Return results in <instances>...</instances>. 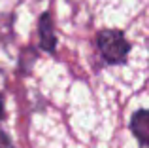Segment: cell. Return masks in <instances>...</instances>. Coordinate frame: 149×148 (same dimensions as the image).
I'll return each mask as SVG.
<instances>
[{
  "mask_svg": "<svg viewBox=\"0 0 149 148\" xmlns=\"http://www.w3.org/2000/svg\"><path fill=\"white\" fill-rule=\"evenodd\" d=\"M38 36H40V48L47 53H55L57 49V34L53 29V17L49 11L42 13L38 21Z\"/></svg>",
  "mask_w": 149,
  "mask_h": 148,
  "instance_id": "2",
  "label": "cell"
},
{
  "mask_svg": "<svg viewBox=\"0 0 149 148\" xmlns=\"http://www.w3.org/2000/svg\"><path fill=\"white\" fill-rule=\"evenodd\" d=\"M96 48L108 65H123L130 53V44L119 29H104L96 34Z\"/></svg>",
  "mask_w": 149,
  "mask_h": 148,
  "instance_id": "1",
  "label": "cell"
},
{
  "mask_svg": "<svg viewBox=\"0 0 149 148\" xmlns=\"http://www.w3.org/2000/svg\"><path fill=\"white\" fill-rule=\"evenodd\" d=\"M130 131L142 148L149 146V110L140 108L130 118Z\"/></svg>",
  "mask_w": 149,
  "mask_h": 148,
  "instance_id": "3",
  "label": "cell"
},
{
  "mask_svg": "<svg viewBox=\"0 0 149 148\" xmlns=\"http://www.w3.org/2000/svg\"><path fill=\"white\" fill-rule=\"evenodd\" d=\"M6 116V110H4V99H2V93H0V120H4Z\"/></svg>",
  "mask_w": 149,
  "mask_h": 148,
  "instance_id": "4",
  "label": "cell"
}]
</instances>
